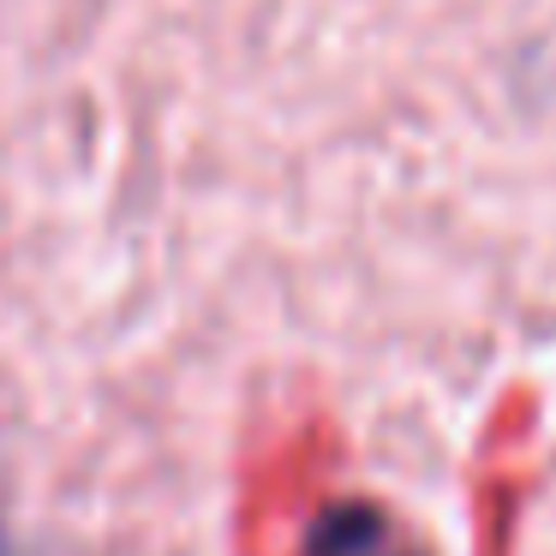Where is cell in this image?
Here are the masks:
<instances>
[{
	"mask_svg": "<svg viewBox=\"0 0 556 556\" xmlns=\"http://www.w3.org/2000/svg\"><path fill=\"white\" fill-rule=\"evenodd\" d=\"M305 556H425L413 544H401L395 520L377 503H336L312 520L305 532Z\"/></svg>",
	"mask_w": 556,
	"mask_h": 556,
	"instance_id": "1",
	"label": "cell"
}]
</instances>
